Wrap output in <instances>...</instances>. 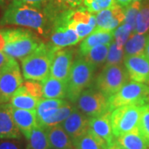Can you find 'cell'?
Instances as JSON below:
<instances>
[{
  "instance_id": "1",
  "label": "cell",
  "mask_w": 149,
  "mask_h": 149,
  "mask_svg": "<svg viewBox=\"0 0 149 149\" xmlns=\"http://www.w3.org/2000/svg\"><path fill=\"white\" fill-rule=\"evenodd\" d=\"M58 14L48 3L44 8H37L12 2L0 19V26L15 25L27 27L42 36H47Z\"/></svg>"
},
{
  "instance_id": "2",
  "label": "cell",
  "mask_w": 149,
  "mask_h": 149,
  "mask_svg": "<svg viewBox=\"0 0 149 149\" xmlns=\"http://www.w3.org/2000/svg\"><path fill=\"white\" fill-rule=\"evenodd\" d=\"M5 46L3 52L12 58L22 61L39 47L43 42L33 32L22 27H4L0 29Z\"/></svg>"
},
{
  "instance_id": "3",
  "label": "cell",
  "mask_w": 149,
  "mask_h": 149,
  "mask_svg": "<svg viewBox=\"0 0 149 149\" xmlns=\"http://www.w3.org/2000/svg\"><path fill=\"white\" fill-rule=\"evenodd\" d=\"M57 50L50 43L43 42L35 52L22 59V70L24 79L42 81L47 78L54 54Z\"/></svg>"
},
{
  "instance_id": "4",
  "label": "cell",
  "mask_w": 149,
  "mask_h": 149,
  "mask_svg": "<svg viewBox=\"0 0 149 149\" xmlns=\"http://www.w3.org/2000/svg\"><path fill=\"white\" fill-rule=\"evenodd\" d=\"M96 67L86 60L78 56L73 62L66 81V98L74 103L83 91L90 87Z\"/></svg>"
},
{
  "instance_id": "5",
  "label": "cell",
  "mask_w": 149,
  "mask_h": 149,
  "mask_svg": "<svg viewBox=\"0 0 149 149\" xmlns=\"http://www.w3.org/2000/svg\"><path fill=\"white\" fill-rule=\"evenodd\" d=\"M149 85L136 81H128L122 88L108 99L109 111L125 105L143 106L148 102Z\"/></svg>"
},
{
  "instance_id": "6",
  "label": "cell",
  "mask_w": 149,
  "mask_h": 149,
  "mask_svg": "<svg viewBox=\"0 0 149 149\" xmlns=\"http://www.w3.org/2000/svg\"><path fill=\"white\" fill-rule=\"evenodd\" d=\"M143 106L125 105L118 107L110 113L112 130L114 138L138 130Z\"/></svg>"
},
{
  "instance_id": "7",
  "label": "cell",
  "mask_w": 149,
  "mask_h": 149,
  "mask_svg": "<svg viewBox=\"0 0 149 149\" xmlns=\"http://www.w3.org/2000/svg\"><path fill=\"white\" fill-rule=\"evenodd\" d=\"M129 80L128 72L121 65H105L96 78L95 88L109 99Z\"/></svg>"
},
{
  "instance_id": "8",
  "label": "cell",
  "mask_w": 149,
  "mask_h": 149,
  "mask_svg": "<svg viewBox=\"0 0 149 149\" xmlns=\"http://www.w3.org/2000/svg\"><path fill=\"white\" fill-rule=\"evenodd\" d=\"M74 103V106L90 118L110 112L108 99L100 91L94 88L85 90Z\"/></svg>"
},
{
  "instance_id": "9",
  "label": "cell",
  "mask_w": 149,
  "mask_h": 149,
  "mask_svg": "<svg viewBox=\"0 0 149 149\" xmlns=\"http://www.w3.org/2000/svg\"><path fill=\"white\" fill-rule=\"evenodd\" d=\"M23 84L19 65L16 59L11 58L0 69V99L3 103L9 101L11 97Z\"/></svg>"
},
{
  "instance_id": "10",
  "label": "cell",
  "mask_w": 149,
  "mask_h": 149,
  "mask_svg": "<svg viewBox=\"0 0 149 149\" xmlns=\"http://www.w3.org/2000/svg\"><path fill=\"white\" fill-rule=\"evenodd\" d=\"M49 37V43L56 49L71 47L81 41L74 31L68 27L62 13L56 17Z\"/></svg>"
},
{
  "instance_id": "11",
  "label": "cell",
  "mask_w": 149,
  "mask_h": 149,
  "mask_svg": "<svg viewBox=\"0 0 149 149\" xmlns=\"http://www.w3.org/2000/svg\"><path fill=\"white\" fill-rule=\"evenodd\" d=\"M123 65L129 79L139 83L149 84V60L144 52L125 56Z\"/></svg>"
},
{
  "instance_id": "12",
  "label": "cell",
  "mask_w": 149,
  "mask_h": 149,
  "mask_svg": "<svg viewBox=\"0 0 149 149\" xmlns=\"http://www.w3.org/2000/svg\"><path fill=\"white\" fill-rule=\"evenodd\" d=\"M96 27L95 30L114 31L125 19V8L114 4L109 8L95 13Z\"/></svg>"
},
{
  "instance_id": "13",
  "label": "cell",
  "mask_w": 149,
  "mask_h": 149,
  "mask_svg": "<svg viewBox=\"0 0 149 149\" xmlns=\"http://www.w3.org/2000/svg\"><path fill=\"white\" fill-rule=\"evenodd\" d=\"M73 50L69 48L57 50L52 58L50 76L66 82L73 65Z\"/></svg>"
},
{
  "instance_id": "14",
  "label": "cell",
  "mask_w": 149,
  "mask_h": 149,
  "mask_svg": "<svg viewBox=\"0 0 149 149\" xmlns=\"http://www.w3.org/2000/svg\"><path fill=\"white\" fill-rule=\"evenodd\" d=\"M110 113L109 112L99 117L91 118L89 120V131L104 144L107 149L115 139L112 130Z\"/></svg>"
},
{
  "instance_id": "15",
  "label": "cell",
  "mask_w": 149,
  "mask_h": 149,
  "mask_svg": "<svg viewBox=\"0 0 149 149\" xmlns=\"http://www.w3.org/2000/svg\"><path fill=\"white\" fill-rule=\"evenodd\" d=\"M89 120L90 118L85 116L75 107L69 117L61 123V126L73 141L88 131Z\"/></svg>"
},
{
  "instance_id": "16",
  "label": "cell",
  "mask_w": 149,
  "mask_h": 149,
  "mask_svg": "<svg viewBox=\"0 0 149 149\" xmlns=\"http://www.w3.org/2000/svg\"><path fill=\"white\" fill-rule=\"evenodd\" d=\"M10 107V104H0V139L20 140L22 133L13 120Z\"/></svg>"
},
{
  "instance_id": "17",
  "label": "cell",
  "mask_w": 149,
  "mask_h": 149,
  "mask_svg": "<svg viewBox=\"0 0 149 149\" xmlns=\"http://www.w3.org/2000/svg\"><path fill=\"white\" fill-rule=\"evenodd\" d=\"M10 110L17 127L24 137L27 139L32 129L38 125L36 110L21 109L12 106L10 107Z\"/></svg>"
},
{
  "instance_id": "18",
  "label": "cell",
  "mask_w": 149,
  "mask_h": 149,
  "mask_svg": "<svg viewBox=\"0 0 149 149\" xmlns=\"http://www.w3.org/2000/svg\"><path fill=\"white\" fill-rule=\"evenodd\" d=\"M75 106L70 103H66L56 109L47 112L43 115L37 118V123L39 126L47 128L59 125L65 120L74 109Z\"/></svg>"
},
{
  "instance_id": "19",
  "label": "cell",
  "mask_w": 149,
  "mask_h": 149,
  "mask_svg": "<svg viewBox=\"0 0 149 149\" xmlns=\"http://www.w3.org/2000/svg\"><path fill=\"white\" fill-rule=\"evenodd\" d=\"M114 41L113 31L94 30L89 36L84 38L78 49L79 56H83L91 48L101 44H110Z\"/></svg>"
},
{
  "instance_id": "20",
  "label": "cell",
  "mask_w": 149,
  "mask_h": 149,
  "mask_svg": "<svg viewBox=\"0 0 149 149\" xmlns=\"http://www.w3.org/2000/svg\"><path fill=\"white\" fill-rule=\"evenodd\" d=\"M114 143L122 149H149V140L139 129L115 138Z\"/></svg>"
},
{
  "instance_id": "21",
  "label": "cell",
  "mask_w": 149,
  "mask_h": 149,
  "mask_svg": "<svg viewBox=\"0 0 149 149\" xmlns=\"http://www.w3.org/2000/svg\"><path fill=\"white\" fill-rule=\"evenodd\" d=\"M47 131L52 149H74L72 140L61 124L47 128Z\"/></svg>"
},
{
  "instance_id": "22",
  "label": "cell",
  "mask_w": 149,
  "mask_h": 149,
  "mask_svg": "<svg viewBox=\"0 0 149 149\" xmlns=\"http://www.w3.org/2000/svg\"><path fill=\"white\" fill-rule=\"evenodd\" d=\"M42 98L44 99H63L66 97V82L48 76L42 80Z\"/></svg>"
},
{
  "instance_id": "23",
  "label": "cell",
  "mask_w": 149,
  "mask_h": 149,
  "mask_svg": "<svg viewBox=\"0 0 149 149\" xmlns=\"http://www.w3.org/2000/svg\"><path fill=\"white\" fill-rule=\"evenodd\" d=\"M39 99L32 95L28 91L25 89V87L22 85L18 90L11 97L9 104L12 107L27 109V110H36L37 104L39 102Z\"/></svg>"
},
{
  "instance_id": "24",
  "label": "cell",
  "mask_w": 149,
  "mask_h": 149,
  "mask_svg": "<svg viewBox=\"0 0 149 149\" xmlns=\"http://www.w3.org/2000/svg\"><path fill=\"white\" fill-rule=\"evenodd\" d=\"M26 149H52L49 143L47 128L37 125L33 128L27 138Z\"/></svg>"
},
{
  "instance_id": "25",
  "label": "cell",
  "mask_w": 149,
  "mask_h": 149,
  "mask_svg": "<svg viewBox=\"0 0 149 149\" xmlns=\"http://www.w3.org/2000/svg\"><path fill=\"white\" fill-rule=\"evenodd\" d=\"M147 37L148 36L145 34H138L133 32L123 47L124 57L144 52Z\"/></svg>"
},
{
  "instance_id": "26",
  "label": "cell",
  "mask_w": 149,
  "mask_h": 149,
  "mask_svg": "<svg viewBox=\"0 0 149 149\" xmlns=\"http://www.w3.org/2000/svg\"><path fill=\"white\" fill-rule=\"evenodd\" d=\"M110 44H101L98 45L95 47L91 48V50L85 54V56H81L86 60L91 65L95 66L96 69L105 63L109 53Z\"/></svg>"
},
{
  "instance_id": "27",
  "label": "cell",
  "mask_w": 149,
  "mask_h": 149,
  "mask_svg": "<svg viewBox=\"0 0 149 149\" xmlns=\"http://www.w3.org/2000/svg\"><path fill=\"white\" fill-rule=\"evenodd\" d=\"M72 142L74 149H107L106 146L95 137L89 129L86 133L74 139Z\"/></svg>"
},
{
  "instance_id": "28",
  "label": "cell",
  "mask_w": 149,
  "mask_h": 149,
  "mask_svg": "<svg viewBox=\"0 0 149 149\" xmlns=\"http://www.w3.org/2000/svg\"><path fill=\"white\" fill-rule=\"evenodd\" d=\"M149 30V0L142 3L136 18L134 32L138 34H146Z\"/></svg>"
},
{
  "instance_id": "29",
  "label": "cell",
  "mask_w": 149,
  "mask_h": 149,
  "mask_svg": "<svg viewBox=\"0 0 149 149\" xmlns=\"http://www.w3.org/2000/svg\"><path fill=\"white\" fill-rule=\"evenodd\" d=\"M65 103L66 101L61 99H44V98L41 99L36 108L37 118L42 116L47 112L58 109Z\"/></svg>"
},
{
  "instance_id": "30",
  "label": "cell",
  "mask_w": 149,
  "mask_h": 149,
  "mask_svg": "<svg viewBox=\"0 0 149 149\" xmlns=\"http://www.w3.org/2000/svg\"><path fill=\"white\" fill-rule=\"evenodd\" d=\"M123 48L119 47L114 41L110 43L105 65H120L123 61Z\"/></svg>"
},
{
  "instance_id": "31",
  "label": "cell",
  "mask_w": 149,
  "mask_h": 149,
  "mask_svg": "<svg viewBox=\"0 0 149 149\" xmlns=\"http://www.w3.org/2000/svg\"><path fill=\"white\" fill-rule=\"evenodd\" d=\"M133 32V27L127 23H125V22H123L119 27H118L113 31L114 42L117 43V45L119 47L123 48L125 43L127 42L128 39Z\"/></svg>"
},
{
  "instance_id": "32",
  "label": "cell",
  "mask_w": 149,
  "mask_h": 149,
  "mask_svg": "<svg viewBox=\"0 0 149 149\" xmlns=\"http://www.w3.org/2000/svg\"><path fill=\"white\" fill-rule=\"evenodd\" d=\"M84 7L92 13L109 8L116 4L115 0H83Z\"/></svg>"
},
{
  "instance_id": "33",
  "label": "cell",
  "mask_w": 149,
  "mask_h": 149,
  "mask_svg": "<svg viewBox=\"0 0 149 149\" xmlns=\"http://www.w3.org/2000/svg\"><path fill=\"white\" fill-rule=\"evenodd\" d=\"M141 4L142 3L139 1H133L127 8H125V19L123 22L127 23L133 27V32H134L135 24H136L137 15L141 8Z\"/></svg>"
},
{
  "instance_id": "34",
  "label": "cell",
  "mask_w": 149,
  "mask_h": 149,
  "mask_svg": "<svg viewBox=\"0 0 149 149\" xmlns=\"http://www.w3.org/2000/svg\"><path fill=\"white\" fill-rule=\"evenodd\" d=\"M52 5L59 13L74 9L80 7L83 3V0H52Z\"/></svg>"
},
{
  "instance_id": "35",
  "label": "cell",
  "mask_w": 149,
  "mask_h": 149,
  "mask_svg": "<svg viewBox=\"0 0 149 149\" xmlns=\"http://www.w3.org/2000/svg\"><path fill=\"white\" fill-rule=\"evenodd\" d=\"M139 129L144 137L149 140V104L143 106Z\"/></svg>"
},
{
  "instance_id": "36",
  "label": "cell",
  "mask_w": 149,
  "mask_h": 149,
  "mask_svg": "<svg viewBox=\"0 0 149 149\" xmlns=\"http://www.w3.org/2000/svg\"><path fill=\"white\" fill-rule=\"evenodd\" d=\"M22 85L25 87L32 95L36 97L37 99L41 100L42 99V82H38L37 80H27L26 82H23Z\"/></svg>"
},
{
  "instance_id": "37",
  "label": "cell",
  "mask_w": 149,
  "mask_h": 149,
  "mask_svg": "<svg viewBox=\"0 0 149 149\" xmlns=\"http://www.w3.org/2000/svg\"><path fill=\"white\" fill-rule=\"evenodd\" d=\"M13 3L27 4V5L33 6L37 8H44L51 0H13Z\"/></svg>"
},
{
  "instance_id": "38",
  "label": "cell",
  "mask_w": 149,
  "mask_h": 149,
  "mask_svg": "<svg viewBox=\"0 0 149 149\" xmlns=\"http://www.w3.org/2000/svg\"><path fill=\"white\" fill-rule=\"evenodd\" d=\"M0 149H22V145L11 139H0Z\"/></svg>"
},
{
  "instance_id": "39",
  "label": "cell",
  "mask_w": 149,
  "mask_h": 149,
  "mask_svg": "<svg viewBox=\"0 0 149 149\" xmlns=\"http://www.w3.org/2000/svg\"><path fill=\"white\" fill-rule=\"evenodd\" d=\"M12 57L8 56L7 54H5L3 52L0 51V69H2L5 65Z\"/></svg>"
},
{
  "instance_id": "40",
  "label": "cell",
  "mask_w": 149,
  "mask_h": 149,
  "mask_svg": "<svg viewBox=\"0 0 149 149\" xmlns=\"http://www.w3.org/2000/svg\"><path fill=\"white\" fill-rule=\"evenodd\" d=\"M115 1L117 4L122 6L123 8H127L133 2V0H115Z\"/></svg>"
},
{
  "instance_id": "41",
  "label": "cell",
  "mask_w": 149,
  "mask_h": 149,
  "mask_svg": "<svg viewBox=\"0 0 149 149\" xmlns=\"http://www.w3.org/2000/svg\"><path fill=\"white\" fill-rule=\"evenodd\" d=\"M144 54L146 55L147 58L149 60V35L147 37V42H146V45L144 48Z\"/></svg>"
},
{
  "instance_id": "42",
  "label": "cell",
  "mask_w": 149,
  "mask_h": 149,
  "mask_svg": "<svg viewBox=\"0 0 149 149\" xmlns=\"http://www.w3.org/2000/svg\"><path fill=\"white\" fill-rule=\"evenodd\" d=\"M4 46H5V40H4V37H3V33L0 31V51L3 52V50L4 48Z\"/></svg>"
},
{
  "instance_id": "43",
  "label": "cell",
  "mask_w": 149,
  "mask_h": 149,
  "mask_svg": "<svg viewBox=\"0 0 149 149\" xmlns=\"http://www.w3.org/2000/svg\"><path fill=\"white\" fill-rule=\"evenodd\" d=\"M108 149H122V148H120L119 146H118L117 144H116L115 143H114V142H113V143H112L111 146L108 148Z\"/></svg>"
},
{
  "instance_id": "44",
  "label": "cell",
  "mask_w": 149,
  "mask_h": 149,
  "mask_svg": "<svg viewBox=\"0 0 149 149\" xmlns=\"http://www.w3.org/2000/svg\"><path fill=\"white\" fill-rule=\"evenodd\" d=\"M6 1H7V0H0V6L3 5Z\"/></svg>"
},
{
  "instance_id": "45",
  "label": "cell",
  "mask_w": 149,
  "mask_h": 149,
  "mask_svg": "<svg viewBox=\"0 0 149 149\" xmlns=\"http://www.w3.org/2000/svg\"><path fill=\"white\" fill-rule=\"evenodd\" d=\"M133 1H139V2H141L142 0H133Z\"/></svg>"
},
{
  "instance_id": "46",
  "label": "cell",
  "mask_w": 149,
  "mask_h": 149,
  "mask_svg": "<svg viewBox=\"0 0 149 149\" xmlns=\"http://www.w3.org/2000/svg\"><path fill=\"white\" fill-rule=\"evenodd\" d=\"M148 104H149V94H148Z\"/></svg>"
}]
</instances>
